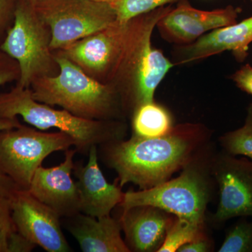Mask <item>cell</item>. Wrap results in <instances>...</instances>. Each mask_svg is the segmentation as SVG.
Instances as JSON below:
<instances>
[{
  "mask_svg": "<svg viewBox=\"0 0 252 252\" xmlns=\"http://www.w3.org/2000/svg\"><path fill=\"white\" fill-rule=\"evenodd\" d=\"M204 145L182 169L177 178L153 188L124 193L122 210L138 205H151L176 217L205 223L207 205L211 199L213 155Z\"/></svg>",
  "mask_w": 252,
  "mask_h": 252,
  "instance_id": "obj_5",
  "label": "cell"
},
{
  "mask_svg": "<svg viewBox=\"0 0 252 252\" xmlns=\"http://www.w3.org/2000/svg\"><path fill=\"white\" fill-rule=\"evenodd\" d=\"M122 211L119 220L130 251H158L175 217L151 205H138Z\"/></svg>",
  "mask_w": 252,
  "mask_h": 252,
  "instance_id": "obj_16",
  "label": "cell"
},
{
  "mask_svg": "<svg viewBox=\"0 0 252 252\" xmlns=\"http://www.w3.org/2000/svg\"><path fill=\"white\" fill-rule=\"evenodd\" d=\"M77 149L65 151L64 160L58 166H42L33 176L28 191L41 203L54 210L61 219L80 212V198L77 183L72 178L74 157Z\"/></svg>",
  "mask_w": 252,
  "mask_h": 252,
  "instance_id": "obj_13",
  "label": "cell"
},
{
  "mask_svg": "<svg viewBox=\"0 0 252 252\" xmlns=\"http://www.w3.org/2000/svg\"><path fill=\"white\" fill-rule=\"evenodd\" d=\"M172 8V5L162 6L127 21L125 38L109 83L120 96L125 113L132 115L141 106L154 102L158 86L175 66L152 44L157 23Z\"/></svg>",
  "mask_w": 252,
  "mask_h": 252,
  "instance_id": "obj_2",
  "label": "cell"
},
{
  "mask_svg": "<svg viewBox=\"0 0 252 252\" xmlns=\"http://www.w3.org/2000/svg\"><path fill=\"white\" fill-rule=\"evenodd\" d=\"M132 117V134L146 138L166 135L174 126L168 111L154 101L141 106Z\"/></svg>",
  "mask_w": 252,
  "mask_h": 252,
  "instance_id": "obj_18",
  "label": "cell"
},
{
  "mask_svg": "<svg viewBox=\"0 0 252 252\" xmlns=\"http://www.w3.org/2000/svg\"><path fill=\"white\" fill-rule=\"evenodd\" d=\"M251 43L252 16L240 23L214 30L191 44L177 46L172 62L175 65L191 64L230 51L238 62L243 63L248 58Z\"/></svg>",
  "mask_w": 252,
  "mask_h": 252,
  "instance_id": "obj_14",
  "label": "cell"
},
{
  "mask_svg": "<svg viewBox=\"0 0 252 252\" xmlns=\"http://www.w3.org/2000/svg\"><path fill=\"white\" fill-rule=\"evenodd\" d=\"M240 11L232 5L223 9L204 11L194 8L189 0H182L158 21L157 28L167 42L176 46L187 45L207 32L238 23Z\"/></svg>",
  "mask_w": 252,
  "mask_h": 252,
  "instance_id": "obj_12",
  "label": "cell"
},
{
  "mask_svg": "<svg viewBox=\"0 0 252 252\" xmlns=\"http://www.w3.org/2000/svg\"><path fill=\"white\" fill-rule=\"evenodd\" d=\"M180 1L182 0H116L112 4L115 9L117 21L127 22L140 15Z\"/></svg>",
  "mask_w": 252,
  "mask_h": 252,
  "instance_id": "obj_21",
  "label": "cell"
},
{
  "mask_svg": "<svg viewBox=\"0 0 252 252\" xmlns=\"http://www.w3.org/2000/svg\"><path fill=\"white\" fill-rule=\"evenodd\" d=\"M16 231L10 198L0 194V252H8L10 237Z\"/></svg>",
  "mask_w": 252,
  "mask_h": 252,
  "instance_id": "obj_23",
  "label": "cell"
},
{
  "mask_svg": "<svg viewBox=\"0 0 252 252\" xmlns=\"http://www.w3.org/2000/svg\"><path fill=\"white\" fill-rule=\"evenodd\" d=\"M16 4L14 0H0V32L6 26L11 15H14Z\"/></svg>",
  "mask_w": 252,
  "mask_h": 252,
  "instance_id": "obj_29",
  "label": "cell"
},
{
  "mask_svg": "<svg viewBox=\"0 0 252 252\" xmlns=\"http://www.w3.org/2000/svg\"><path fill=\"white\" fill-rule=\"evenodd\" d=\"M59 64L56 75L45 76L32 84L33 98L50 106H59L76 117L112 121L126 114L115 89L88 75L62 55H55Z\"/></svg>",
  "mask_w": 252,
  "mask_h": 252,
  "instance_id": "obj_3",
  "label": "cell"
},
{
  "mask_svg": "<svg viewBox=\"0 0 252 252\" xmlns=\"http://www.w3.org/2000/svg\"><path fill=\"white\" fill-rule=\"evenodd\" d=\"M95 1H100V2L110 3V4H112V3H114L116 0H95Z\"/></svg>",
  "mask_w": 252,
  "mask_h": 252,
  "instance_id": "obj_30",
  "label": "cell"
},
{
  "mask_svg": "<svg viewBox=\"0 0 252 252\" xmlns=\"http://www.w3.org/2000/svg\"><path fill=\"white\" fill-rule=\"evenodd\" d=\"M61 220L82 252H130L122 238L120 220L110 215L94 218L79 212Z\"/></svg>",
  "mask_w": 252,
  "mask_h": 252,
  "instance_id": "obj_17",
  "label": "cell"
},
{
  "mask_svg": "<svg viewBox=\"0 0 252 252\" xmlns=\"http://www.w3.org/2000/svg\"><path fill=\"white\" fill-rule=\"evenodd\" d=\"M20 125L21 124L18 122V118H15V119L0 118V131L13 128ZM19 189L9 178L0 174V194L1 195H4L6 198H11Z\"/></svg>",
  "mask_w": 252,
  "mask_h": 252,
  "instance_id": "obj_24",
  "label": "cell"
},
{
  "mask_svg": "<svg viewBox=\"0 0 252 252\" xmlns=\"http://www.w3.org/2000/svg\"><path fill=\"white\" fill-rule=\"evenodd\" d=\"M14 25L0 51L16 61L20 69L17 85L29 89L36 79L54 76L59 64L51 49V32L28 0H18Z\"/></svg>",
  "mask_w": 252,
  "mask_h": 252,
  "instance_id": "obj_6",
  "label": "cell"
},
{
  "mask_svg": "<svg viewBox=\"0 0 252 252\" xmlns=\"http://www.w3.org/2000/svg\"><path fill=\"white\" fill-rule=\"evenodd\" d=\"M97 147H91L86 165L75 163L73 170L78 180L80 212L94 218L109 216L122 203L124 195L120 186L109 184L104 177L98 165Z\"/></svg>",
  "mask_w": 252,
  "mask_h": 252,
  "instance_id": "obj_15",
  "label": "cell"
},
{
  "mask_svg": "<svg viewBox=\"0 0 252 252\" xmlns=\"http://www.w3.org/2000/svg\"><path fill=\"white\" fill-rule=\"evenodd\" d=\"M23 120L38 130L57 128L75 142L77 152L89 155L93 146L124 140L125 124L117 120H91L76 117L64 109H56L32 97L31 88L16 86L6 94H0V118Z\"/></svg>",
  "mask_w": 252,
  "mask_h": 252,
  "instance_id": "obj_4",
  "label": "cell"
},
{
  "mask_svg": "<svg viewBox=\"0 0 252 252\" xmlns=\"http://www.w3.org/2000/svg\"><path fill=\"white\" fill-rule=\"evenodd\" d=\"M208 130L199 124L174 126L166 135L146 138L133 135L99 146L104 163L114 169L121 187L132 183L141 190L170 180L207 143Z\"/></svg>",
  "mask_w": 252,
  "mask_h": 252,
  "instance_id": "obj_1",
  "label": "cell"
},
{
  "mask_svg": "<svg viewBox=\"0 0 252 252\" xmlns=\"http://www.w3.org/2000/svg\"><path fill=\"white\" fill-rule=\"evenodd\" d=\"M230 79L240 90L252 94V66L247 64L230 76Z\"/></svg>",
  "mask_w": 252,
  "mask_h": 252,
  "instance_id": "obj_25",
  "label": "cell"
},
{
  "mask_svg": "<svg viewBox=\"0 0 252 252\" xmlns=\"http://www.w3.org/2000/svg\"><path fill=\"white\" fill-rule=\"evenodd\" d=\"M250 1H252V0H250Z\"/></svg>",
  "mask_w": 252,
  "mask_h": 252,
  "instance_id": "obj_32",
  "label": "cell"
},
{
  "mask_svg": "<svg viewBox=\"0 0 252 252\" xmlns=\"http://www.w3.org/2000/svg\"><path fill=\"white\" fill-rule=\"evenodd\" d=\"M212 174L219 189L213 221L220 224L235 217H252V160L223 152L214 156Z\"/></svg>",
  "mask_w": 252,
  "mask_h": 252,
  "instance_id": "obj_9",
  "label": "cell"
},
{
  "mask_svg": "<svg viewBox=\"0 0 252 252\" xmlns=\"http://www.w3.org/2000/svg\"><path fill=\"white\" fill-rule=\"evenodd\" d=\"M220 252H252V221L241 220L228 232Z\"/></svg>",
  "mask_w": 252,
  "mask_h": 252,
  "instance_id": "obj_22",
  "label": "cell"
},
{
  "mask_svg": "<svg viewBox=\"0 0 252 252\" xmlns=\"http://www.w3.org/2000/svg\"><path fill=\"white\" fill-rule=\"evenodd\" d=\"M205 223L176 217L158 252H176L186 244L205 235Z\"/></svg>",
  "mask_w": 252,
  "mask_h": 252,
  "instance_id": "obj_19",
  "label": "cell"
},
{
  "mask_svg": "<svg viewBox=\"0 0 252 252\" xmlns=\"http://www.w3.org/2000/svg\"><path fill=\"white\" fill-rule=\"evenodd\" d=\"M36 245L20 234L16 230L10 237L8 243V252H29L32 251Z\"/></svg>",
  "mask_w": 252,
  "mask_h": 252,
  "instance_id": "obj_27",
  "label": "cell"
},
{
  "mask_svg": "<svg viewBox=\"0 0 252 252\" xmlns=\"http://www.w3.org/2000/svg\"><path fill=\"white\" fill-rule=\"evenodd\" d=\"M212 249L211 242L206 235L195 239L179 249L178 252H207Z\"/></svg>",
  "mask_w": 252,
  "mask_h": 252,
  "instance_id": "obj_28",
  "label": "cell"
},
{
  "mask_svg": "<svg viewBox=\"0 0 252 252\" xmlns=\"http://www.w3.org/2000/svg\"><path fill=\"white\" fill-rule=\"evenodd\" d=\"M15 227L20 234L48 252H69L70 247L62 230L61 217L34 198L19 189L10 198Z\"/></svg>",
  "mask_w": 252,
  "mask_h": 252,
  "instance_id": "obj_10",
  "label": "cell"
},
{
  "mask_svg": "<svg viewBox=\"0 0 252 252\" xmlns=\"http://www.w3.org/2000/svg\"><path fill=\"white\" fill-rule=\"evenodd\" d=\"M36 14L51 32V50H61L117 21L110 3L95 0H36Z\"/></svg>",
  "mask_w": 252,
  "mask_h": 252,
  "instance_id": "obj_8",
  "label": "cell"
},
{
  "mask_svg": "<svg viewBox=\"0 0 252 252\" xmlns=\"http://www.w3.org/2000/svg\"><path fill=\"white\" fill-rule=\"evenodd\" d=\"M127 22L109 27L79 39L58 54L72 61L95 80L108 84L125 38Z\"/></svg>",
  "mask_w": 252,
  "mask_h": 252,
  "instance_id": "obj_11",
  "label": "cell"
},
{
  "mask_svg": "<svg viewBox=\"0 0 252 252\" xmlns=\"http://www.w3.org/2000/svg\"><path fill=\"white\" fill-rule=\"evenodd\" d=\"M75 142L65 132H44L26 126L0 131V174L22 190L50 154L66 151Z\"/></svg>",
  "mask_w": 252,
  "mask_h": 252,
  "instance_id": "obj_7",
  "label": "cell"
},
{
  "mask_svg": "<svg viewBox=\"0 0 252 252\" xmlns=\"http://www.w3.org/2000/svg\"><path fill=\"white\" fill-rule=\"evenodd\" d=\"M5 56L0 54V86L11 82L20 77V69L18 64L10 62L5 59Z\"/></svg>",
  "mask_w": 252,
  "mask_h": 252,
  "instance_id": "obj_26",
  "label": "cell"
},
{
  "mask_svg": "<svg viewBox=\"0 0 252 252\" xmlns=\"http://www.w3.org/2000/svg\"><path fill=\"white\" fill-rule=\"evenodd\" d=\"M28 1H29L30 2H31L33 5L36 2V0H28Z\"/></svg>",
  "mask_w": 252,
  "mask_h": 252,
  "instance_id": "obj_31",
  "label": "cell"
},
{
  "mask_svg": "<svg viewBox=\"0 0 252 252\" xmlns=\"http://www.w3.org/2000/svg\"><path fill=\"white\" fill-rule=\"evenodd\" d=\"M220 141L225 153L235 157L244 156L252 160V103L248 107L244 125L224 134Z\"/></svg>",
  "mask_w": 252,
  "mask_h": 252,
  "instance_id": "obj_20",
  "label": "cell"
}]
</instances>
